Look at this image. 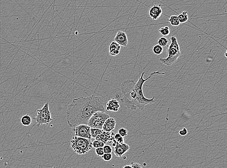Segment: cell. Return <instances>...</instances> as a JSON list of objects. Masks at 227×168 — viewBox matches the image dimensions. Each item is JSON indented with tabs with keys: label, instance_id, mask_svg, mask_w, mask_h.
<instances>
[{
	"label": "cell",
	"instance_id": "1",
	"mask_svg": "<svg viewBox=\"0 0 227 168\" xmlns=\"http://www.w3.org/2000/svg\"><path fill=\"white\" fill-rule=\"evenodd\" d=\"M105 112L104 101L102 97L80 96L73 99L66 110V120L71 127L79 124H87L88 120L95 112Z\"/></svg>",
	"mask_w": 227,
	"mask_h": 168
},
{
	"label": "cell",
	"instance_id": "2",
	"mask_svg": "<svg viewBox=\"0 0 227 168\" xmlns=\"http://www.w3.org/2000/svg\"><path fill=\"white\" fill-rule=\"evenodd\" d=\"M144 74L145 72L141 74L137 82L127 80L123 82L121 85L123 96L120 100L127 108L131 110H136L138 108L143 110L146 106L155 102V96L150 99L144 96L143 86L144 83L154 75H164L165 73L160 72L159 71L153 72L146 79L143 78Z\"/></svg>",
	"mask_w": 227,
	"mask_h": 168
},
{
	"label": "cell",
	"instance_id": "3",
	"mask_svg": "<svg viewBox=\"0 0 227 168\" xmlns=\"http://www.w3.org/2000/svg\"><path fill=\"white\" fill-rule=\"evenodd\" d=\"M168 56L165 58H160V61L166 66H171L174 64L177 61L179 57L182 54L180 50V48L179 45L177 38L174 35L171 37V43L168 46Z\"/></svg>",
	"mask_w": 227,
	"mask_h": 168
},
{
	"label": "cell",
	"instance_id": "4",
	"mask_svg": "<svg viewBox=\"0 0 227 168\" xmlns=\"http://www.w3.org/2000/svg\"><path fill=\"white\" fill-rule=\"evenodd\" d=\"M70 146L76 154L84 155L92 149V142L90 139L74 135L71 140Z\"/></svg>",
	"mask_w": 227,
	"mask_h": 168
},
{
	"label": "cell",
	"instance_id": "5",
	"mask_svg": "<svg viewBox=\"0 0 227 168\" xmlns=\"http://www.w3.org/2000/svg\"><path fill=\"white\" fill-rule=\"evenodd\" d=\"M36 112V116L33 119L36 121L37 127L42 124H49L53 120L49 108V102H46L41 109H38Z\"/></svg>",
	"mask_w": 227,
	"mask_h": 168
},
{
	"label": "cell",
	"instance_id": "6",
	"mask_svg": "<svg viewBox=\"0 0 227 168\" xmlns=\"http://www.w3.org/2000/svg\"><path fill=\"white\" fill-rule=\"evenodd\" d=\"M109 117L110 115L106 112L97 111L91 116L88 120L87 125L91 128L102 129L104 122Z\"/></svg>",
	"mask_w": 227,
	"mask_h": 168
},
{
	"label": "cell",
	"instance_id": "7",
	"mask_svg": "<svg viewBox=\"0 0 227 168\" xmlns=\"http://www.w3.org/2000/svg\"><path fill=\"white\" fill-rule=\"evenodd\" d=\"M74 128L75 136L90 140L92 138L90 133L91 127L87 124H79Z\"/></svg>",
	"mask_w": 227,
	"mask_h": 168
},
{
	"label": "cell",
	"instance_id": "8",
	"mask_svg": "<svg viewBox=\"0 0 227 168\" xmlns=\"http://www.w3.org/2000/svg\"><path fill=\"white\" fill-rule=\"evenodd\" d=\"M148 14L150 17L153 20L157 21L162 15V9L161 5H154L149 10Z\"/></svg>",
	"mask_w": 227,
	"mask_h": 168
},
{
	"label": "cell",
	"instance_id": "9",
	"mask_svg": "<svg viewBox=\"0 0 227 168\" xmlns=\"http://www.w3.org/2000/svg\"><path fill=\"white\" fill-rule=\"evenodd\" d=\"M130 149V147L127 143H117L115 146L114 153L115 156L118 157H122L125 153Z\"/></svg>",
	"mask_w": 227,
	"mask_h": 168
},
{
	"label": "cell",
	"instance_id": "10",
	"mask_svg": "<svg viewBox=\"0 0 227 168\" xmlns=\"http://www.w3.org/2000/svg\"><path fill=\"white\" fill-rule=\"evenodd\" d=\"M115 40L121 46L125 47L128 45V38L125 31H119L115 36Z\"/></svg>",
	"mask_w": 227,
	"mask_h": 168
},
{
	"label": "cell",
	"instance_id": "11",
	"mask_svg": "<svg viewBox=\"0 0 227 168\" xmlns=\"http://www.w3.org/2000/svg\"><path fill=\"white\" fill-rule=\"evenodd\" d=\"M116 120L113 118L109 117L106 120L104 124L102 129L106 132L113 131L116 127Z\"/></svg>",
	"mask_w": 227,
	"mask_h": 168
},
{
	"label": "cell",
	"instance_id": "12",
	"mask_svg": "<svg viewBox=\"0 0 227 168\" xmlns=\"http://www.w3.org/2000/svg\"><path fill=\"white\" fill-rule=\"evenodd\" d=\"M115 134V132L113 131L106 132L105 131H103V132L100 134L97 135V136L95 138V139L96 140L100 141L106 144L108 142L110 141L111 137Z\"/></svg>",
	"mask_w": 227,
	"mask_h": 168
},
{
	"label": "cell",
	"instance_id": "13",
	"mask_svg": "<svg viewBox=\"0 0 227 168\" xmlns=\"http://www.w3.org/2000/svg\"><path fill=\"white\" fill-rule=\"evenodd\" d=\"M120 107L119 102L116 99L112 98L107 102L106 109L107 111L116 112L118 111Z\"/></svg>",
	"mask_w": 227,
	"mask_h": 168
},
{
	"label": "cell",
	"instance_id": "14",
	"mask_svg": "<svg viewBox=\"0 0 227 168\" xmlns=\"http://www.w3.org/2000/svg\"><path fill=\"white\" fill-rule=\"evenodd\" d=\"M121 46L115 41H112L108 47V51L110 55L115 56L119 55L121 50Z\"/></svg>",
	"mask_w": 227,
	"mask_h": 168
},
{
	"label": "cell",
	"instance_id": "15",
	"mask_svg": "<svg viewBox=\"0 0 227 168\" xmlns=\"http://www.w3.org/2000/svg\"><path fill=\"white\" fill-rule=\"evenodd\" d=\"M21 122L23 126L28 127L31 125L32 122V118L28 114H26L21 117Z\"/></svg>",
	"mask_w": 227,
	"mask_h": 168
},
{
	"label": "cell",
	"instance_id": "16",
	"mask_svg": "<svg viewBox=\"0 0 227 168\" xmlns=\"http://www.w3.org/2000/svg\"><path fill=\"white\" fill-rule=\"evenodd\" d=\"M180 23H185L188 21V13L187 11H183L177 16Z\"/></svg>",
	"mask_w": 227,
	"mask_h": 168
},
{
	"label": "cell",
	"instance_id": "17",
	"mask_svg": "<svg viewBox=\"0 0 227 168\" xmlns=\"http://www.w3.org/2000/svg\"><path fill=\"white\" fill-rule=\"evenodd\" d=\"M167 21L170 23L171 25L172 26L177 27L180 25V22L179 21L178 18L177 16L176 15H172L169 17V19H167Z\"/></svg>",
	"mask_w": 227,
	"mask_h": 168
},
{
	"label": "cell",
	"instance_id": "18",
	"mask_svg": "<svg viewBox=\"0 0 227 168\" xmlns=\"http://www.w3.org/2000/svg\"><path fill=\"white\" fill-rule=\"evenodd\" d=\"M152 51L155 55H159L163 53V47L158 44H156L152 48Z\"/></svg>",
	"mask_w": 227,
	"mask_h": 168
},
{
	"label": "cell",
	"instance_id": "19",
	"mask_svg": "<svg viewBox=\"0 0 227 168\" xmlns=\"http://www.w3.org/2000/svg\"><path fill=\"white\" fill-rule=\"evenodd\" d=\"M158 31L159 33L163 36H169L171 33L169 27L168 26H165L160 28L158 30Z\"/></svg>",
	"mask_w": 227,
	"mask_h": 168
},
{
	"label": "cell",
	"instance_id": "20",
	"mask_svg": "<svg viewBox=\"0 0 227 168\" xmlns=\"http://www.w3.org/2000/svg\"><path fill=\"white\" fill-rule=\"evenodd\" d=\"M102 129H96V128H91L90 133L92 138L95 139L97 135L100 134L103 132Z\"/></svg>",
	"mask_w": 227,
	"mask_h": 168
},
{
	"label": "cell",
	"instance_id": "21",
	"mask_svg": "<svg viewBox=\"0 0 227 168\" xmlns=\"http://www.w3.org/2000/svg\"><path fill=\"white\" fill-rule=\"evenodd\" d=\"M169 40L164 36L161 37L157 40V44L162 47H165L167 46L169 44Z\"/></svg>",
	"mask_w": 227,
	"mask_h": 168
},
{
	"label": "cell",
	"instance_id": "22",
	"mask_svg": "<svg viewBox=\"0 0 227 168\" xmlns=\"http://www.w3.org/2000/svg\"><path fill=\"white\" fill-rule=\"evenodd\" d=\"M105 145V143H104L103 142H102L100 141H99V140H96V141H94L92 143V147H94V148L103 147Z\"/></svg>",
	"mask_w": 227,
	"mask_h": 168
},
{
	"label": "cell",
	"instance_id": "23",
	"mask_svg": "<svg viewBox=\"0 0 227 168\" xmlns=\"http://www.w3.org/2000/svg\"><path fill=\"white\" fill-rule=\"evenodd\" d=\"M118 133L121 135L122 137H125L127 136L128 134V131L127 130V129H125V127H121L118 129Z\"/></svg>",
	"mask_w": 227,
	"mask_h": 168
},
{
	"label": "cell",
	"instance_id": "24",
	"mask_svg": "<svg viewBox=\"0 0 227 168\" xmlns=\"http://www.w3.org/2000/svg\"><path fill=\"white\" fill-rule=\"evenodd\" d=\"M115 139L117 143H124V137H122L121 135H120L118 133L115 134Z\"/></svg>",
	"mask_w": 227,
	"mask_h": 168
},
{
	"label": "cell",
	"instance_id": "25",
	"mask_svg": "<svg viewBox=\"0 0 227 168\" xmlns=\"http://www.w3.org/2000/svg\"><path fill=\"white\" fill-rule=\"evenodd\" d=\"M101 157L105 161H109L112 158V155L111 153H104Z\"/></svg>",
	"mask_w": 227,
	"mask_h": 168
},
{
	"label": "cell",
	"instance_id": "26",
	"mask_svg": "<svg viewBox=\"0 0 227 168\" xmlns=\"http://www.w3.org/2000/svg\"><path fill=\"white\" fill-rule=\"evenodd\" d=\"M103 148L104 153H111L112 152V148L110 145H105Z\"/></svg>",
	"mask_w": 227,
	"mask_h": 168
},
{
	"label": "cell",
	"instance_id": "27",
	"mask_svg": "<svg viewBox=\"0 0 227 168\" xmlns=\"http://www.w3.org/2000/svg\"><path fill=\"white\" fill-rule=\"evenodd\" d=\"M95 152H96V154L98 157H101L104 154L103 147L96 148Z\"/></svg>",
	"mask_w": 227,
	"mask_h": 168
},
{
	"label": "cell",
	"instance_id": "28",
	"mask_svg": "<svg viewBox=\"0 0 227 168\" xmlns=\"http://www.w3.org/2000/svg\"><path fill=\"white\" fill-rule=\"evenodd\" d=\"M187 133H188V131L187 130V129H186V128H185V127H183V129H181V130H180V131H179V135L182 136H185V135L187 134Z\"/></svg>",
	"mask_w": 227,
	"mask_h": 168
},
{
	"label": "cell",
	"instance_id": "29",
	"mask_svg": "<svg viewBox=\"0 0 227 168\" xmlns=\"http://www.w3.org/2000/svg\"><path fill=\"white\" fill-rule=\"evenodd\" d=\"M130 165L131 166L132 168H142L143 167L142 165L138 163H136V162H131V163L130 164Z\"/></svg>",
	"mask_w": 227,
	"mask_h": 168
},
{
	"label": "cell",
	"instance_id": "30",
	"mask_svg": "<svg viewBox=\"0 0 227 168\" xmlns=\"http://www.w3.org/2000/svg\"><path fill=\"white\" fill-rule=\"evenodd\" d=\"M123 168H132V167H131V165H125V166L123 167Z\"/></svg>",
	"mask_w": 227,
	"mask_h": 168
}]
</instances>
